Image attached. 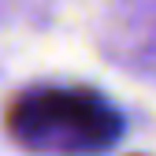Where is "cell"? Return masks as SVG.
I'll return each mask as SVG.
<instances>
[{"label":"cell","mask_w":156,"mask_h":156,"mask_svg":"<svg viewBox=\"0 0 156 156\" xmlns=\"http://www.w3.org/2000/svg\"><path fill=\"white\" fill-rule=\"evenodd\" d=\"M8 134L41 156H97L123 130L104 97L82 86H37L8 104Z\"/></svg>","instance_id":"obj_1"}]
</instances>
